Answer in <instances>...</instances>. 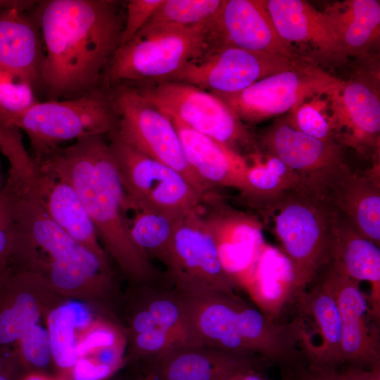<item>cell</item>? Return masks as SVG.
<instances>
[{"mask_svg":"<svg viewBox=\"0 0 380 380\" xmlns=\"http://www.w3.org/2000/svg\"><path fill=\"white\" fill-rule=\"evenodd\" d=\"M33 11L44 53L42 87L49 95L72 99L98 88L120 44L125 20L116 1L46 0Z\"/></svg>","mask_w":380,"mask_h":380,"instance_id":"cell-1","label":"cell"},{"mask_svg":"<svg viewBox=\"0 0 380 380\" xmlns=\"http://www.w3.org/2000/svg\"><path fill=\"white\" fill-rule=\"evenodd\" d=\"M37 163L71 184L97 234L125 272L141 286L161 281L159 272L132 237L126 217L127 198L103 135L79 139L70 146L59 147Z\"/></svg>","mask_w":380,"mask_h":380,"instance_id":"cell-2","label":"cell"},{"mask_svg":"<svg viewBox=\"0 0 380 380\" xmlns=\"http://www.w3.org/2000/svg\"><path fill=\"white\" fill-rule=\"evenodd\" d=\"M183 297L198 345L237 355L258 356L284 368L300 360L293 319L288 323L277 322L236 292L215 291Z\"/></svg>","mask_w":380,"mask_h":380,"instance_id":"cell-3","label":"cell"},{"mask_svg":"<svg viewBox=\"0 0 380 380\" xmlns=\"http://www.w3.org/2000/svg\"><path fill=\"white\" fill-rule=\"evenodd\" d=\"M6 186L0 194L12 227V245L40 248L48 256L51 281L70 290L108 271L101 258L78 243L58 225L43 208L24 172L11 167Z\"/></svg>","mask_w":380,"mask_h":380,"instance_id":"cell-4","label":"cell"},{"mask_svg":"<svg viewBox=\"0 0 380 380\" xmlns=\"http://www.w3.org/2000/svg\"><path fill=\"white\" fill-rule=\"evenodd\" d=\"M262 205L303 291L330 262L334 210L326 199L299 187Z\"/></svg>","mask_w":380,"mask_h":380,"instance_id":"cell-5","label":"cell"},{"mask_svg":"<svg viewBox=\"0 0 380 380\" xmlns=\"http://www.w3.org/2000/svg\"><path fill=\"white\" fill-rule=\"evenodd\" d=\"M118 115L112 91L99 87L78 97L39 102L15 118L11 126L24 131L39 163L63 142L115 131Z\"/></svg>","mask_w":380,"mask_h":380,"instance_id":"cell-6","label":"cell"},{"mask_svg":"<svg viewBox=\"0 0 380 380\" xmlns=\"http://www.w3.org/2000/svg\"><path fill=\"white\" fill-rule=\"evenodd\" d=\"M209 23L191 27H144L113 53L106 68L108 82L167 80L206 50Z\"/></svg>","mask_w":380,"mask_h":380,"instance_id":"cell-7","label":"cell"},{"mask_svg":"<svg viewBox=\"0 0 380 380\" xmlns=\"http://www.w3.org/2000/svg\"><path fill=\"white\" fill-rule=\"evenodd\" d=\"M112 96L118 115L113 133L141 153L178 172L205 197L212 188L187 163L171 118L137 88L120 84L112 91Z\"/></svg>","mask_w":380,"mask_h":380,"instance_id":"cell-8","label":"cell"},{"mask_svg":"<svg viewBox=\"0 0 380 380\" xmlns=\"http://www.w3.org/2000/svg\"><path fill=\"white\" fill-rule=\"evenodd\" d=\"M129 209L146 208L184 217L198 211L205 198L172 168L135 150L109 134Z\"/></svg>","mask_w":380,"mask_h":380,"instance_id":"cell-9","label":"cell"},{"mask_svg":"<svg viewBox=\"0 0 380 380\" xmlns=\"http://www.w3.org/2000/svg\"><path fill=\"white\" fill-rule=\"evenodd\" d=\"M162 263L167 282L184 296L215 291L234 293L238 289L220 263L199 210L179 221Z\"/></svg>","mask_w":380,"mask_h":380,"instance_id":"cell-10","label":"cell"},{"mask_svg":"<svg viewBox=\"0 0 380 380\" xmlns=\"http://www.w3.org/2000/svg\"><path fill=\"white\" fill-rule=\"evenodd\" d=\"M341 80L302 60L234 94H214L242 122H259L297 108L305 99L331 94Z\"/></svg>","mask_w":380,"mask_h":380,"instance_id":"cell-11","label":"cell"},{"mask_svg":"<svg viewBox=\"0 0 380 380\" xmlns=\"http://www.w3.org/2000/svg\"><path fill=\"white\" fill-rule=\"evenodd\" d=\"M137 89L169 117L234 150L250 143L242 122L211 92L176 81L154 82Z\"/></svg>","mask_w":380,"mask_h":380,"instance_id":"cell-12","label":"cell"},{"mask_svg":"<svg viewBox=\"0 0 380 380\" xmlns=\"http://www.w3.org/2000/svg\"><path fill=\"white\" fill-rule=\"evenodd\" d=\"M302 60L231 46L210 48L165 81L189 84L214 94H234Z\"/></svg>","mask_w":380,"mask_h":380,"instance_id":"cell-13","label":"cell"},{"mask_svg":"<svg viewBox=\"0 0 380 380\" xmlns=\"http://www.w3.org/2000/svg\"><path fill=\"white\" fill-rule=\"evenodd\" d=\"M272 155L279 158L297 175L299 188L325 198L331 186L348 170L340 147L334 141H322L279 122L266 137Z\"/></svg>","mask_w":380,"mask_h":380,"instance_id":"cell-14","label":"cell"},{"mask_svg":"<svg viewBox=\"0 0 380 380\" xmlns=\"http://www.w3.org/2000/svg\"><path fill=\"white\" fill-rule=\"evenodd\" d=\"M231 46L301 59L278 34L264 0H224L208 24V48Z\"/></svg>","mask_w":380,"mask_h":380,"instance_id":"cell-15","label":"cell"},{"mask_svg":"<svg viewBox=\"0 0 380 380\" xmlns=\"http://www.w3.org/2000/svg\"><path fill=\"white\" fill-rule=\"evenodd\" d=\"M333 294L340 313L343 365L380 366L379 320L360 283L329 267L321 280Z\"/></svg>","mask_w":380,"mask_h":380,"instance_id":"cell-16","label":"cell"},{"mask_svg":"<svg viewBox=\"0 0 380 380\" xmlns=\"http://www.w3.org/2000/svg\"><path fill=\"white\" fill-rule=\"evenodd\" d=\"M298 314L294 317L299 348L306 367L313 370L343 365L341 321L336 300L321 281L297 296Z\"/></svg>","mask_w":380,"mask_h":380,"instance_id":"cell-17","label":"cell"},{"mask_svg":"<svg viewBox=\"0 0 380 380\" xmlns=\"http://www.w3.org/2000/svg\"><path fill=\"white\" fill-rule=\"evenodd\" d=\"M266 8L280 37L312 53L319 61L343 65L349 54L327 16L302 0H267Z\"/></svg>","mask_w":380,"mask_h":380,"instance_id":"cell-18","label":"cell"},{"mask_svg":"<svg viewBox=\"0 0 380 380\" xmlns=\"http://www.w3.org/2000/svg\"><path fill=\"white\" fill-rule=\"evenodd\" d=\"M22 168L49 217L78 243L104 258L97 243L96 229L71 184L33 159Z\"/></svg>","mask_w":380,"mask_h":380,"instance_id":"cell-19","label":"cell"},{"mask_svg":"<svg viewBox=\"0 0 380 380\" xmlns=\"http://www.w3.org/2000/svg\"><path fill=\"white\" fill-rule=\"evenodd\" d=\"M146 362V380H224L240 370L270 364L258 356L205 346L175 347Z\"/></svg>","mask_w":380,"mask_h":380,"instance_id":"cell-20","label":"cell"},{"mask_svg":"<svg viewBox=\"0 0 380 380\" xmlns=\"http://www.w3.org/2000/svg\"><path fill=\"white\" fill-rule=\"evenodd\" d=\"M203 219L222 266L241 288L265 243L260 222L252 216L231 210L217 211Z\"/></svg>","mask_w":380,"mask_h":380,"instance_id":"cell-21","label":"cell"},{"mask_svg":"<svg viewBox=\"0 0 380 380\" xmlns=\"http://www.w3.org/2000/svg\"><path fill=\"white\" fill-rule=\"evenodd\" d=\"M329 262L340 274L359 283L369 284L368 300L374 317L380 320L379 246L362 236L334 210Z\"/></svg>","mask_w":380,"mask_h":380,"instance_id":"cell-22","label":"cell"},{"mask_svg":"<svg viewBox=\"0 0 380 380\" xmlns=\"http://www.w3.org/2000/svg\"><path fill=\"white\" fill-rule=\"evenodd\" d=\"M170 118L187 163L197 175L211 188L231 187L242 192L248 167L246 159L229 146Z\"/></svg>","mask_w":380,"mask_h":380,"instance_id":"cell-23","label":"cell"},{"mask_svg":"<svg viewBox=\"0 0 380 380\" xmlns=\"http://www.w3.org/2000/svg\"><path fill=\"white\" fill-rule=\"evenodd\" d=\"M44 53L33 13L18 8L0 11V67L27 77L42 86Z\"/></svg>","mask_w":380,"mask_h":380,"instance_id":"cell-24","label":"cell"},{"mask_svg":"<svg viewBox=\"0 0 380 380\" xmlns=\"http://www.w3.org/2000/svg\"><path fill=\"white\" fill-rule=\"evenodd\" d=\"M325 199L358 233L380 243V190L372 175L348 170L329 189Z\"/></svg>","mask_w":380,"mask_h":380,"instance_id":"cell-25","label":"cell"},{"mask_svg":"<svg viewBox=\"0 0 380 380\" xmlns=\"http://www.w3.org/2000/svg\"><path fill=\"white\" fill-rule=\"evenodd\" d=\"M241 289L262 312L273 319L286 302L302 292L287 257L266 243Z\"/></svg>","mask_w":380,"mask_h":380,"instance_id":"cell-26","label":"cell"},{"mask_svg":"<svg viewBox=\"0 0 380 380\" xmlns=\"http://www.w3.org/2000/svg\"><path fill=\"white\" fill-rule=\"evenodd\" d=\"M329 96L335 106L334 127L346 129L348 141L373 146L380 131V101L375 91L365 82L341 81Z\"/></svg>","mask_w":380,"mask_h":380,"instance_id":"cell-27","label":"cell"},{"mask_svg":"<svg viewBox=\"0 0 380 380\" xmlns=\"http://www.w3.org/2000/svg\"><path fill=\"white\" fill-rule=\"evenodd\" d=\"M323 12L349 55L366 52L379 38V1L336 2Z\"/></svg>","mask_w":380,"mask_h":380,"instance_id":"cell-28","label":"cell"},{"mask_svg":"<svg viewBox=\"0 0 380 380\" xmlns=\"http://www.w3.org/2000/svg\"><path fill=\"white\" fill-rule=\"evenodd\" d=\"M246 175L242 194L261 205L299 187L296 174L275 156H255Z\"/></svg>","mask_w":380,"mask_h":380,"instance_id":"cell-29","label":"cell"},{"mask_svg":"<svg viewBox=\"0 0 380 380\" xmlns=\"http://www.w3.org/2000/svg\"><path fill=\"white\" fill-rule=\"evenodd\" d=\"M132 210L134 215L129 229L134 243L151 260L156 259L162 263L177 223L184 217L146 208Z\"/></svg>","mask_w":380,"mask_h":380,"instance_id":"cell-30","label":"cell"},{"mask_svg":"<svg viewBox=\"0 0 380 380\" xmlns=\"http://www.w3.org/2000/svg\"><path fill=\"white\" fill-rule=\"evenodd\" d=\"M222 1L163 0L144 27H191L205 24L214 18Z\"/></svg>","mask_w":380,"mask_h":380,"instance_id":"cell-31","label":"cell"},{"mask_svg":"<svg viewBox=\"0 0 380 380\" xmlns=\"http://www.w3.org/2000/svg\"><path fill=\"white\" fill-rule=\"evenodd\" d=\"M134 355L148 362L175 347L180 346L142 305L131 323Z\"/></svg>","mask_w":380,"mask_h":380,"instance_id":"cell-32","label":"cell"},{"mask_svg":"<svg viewBox=\"0 0 380 380\" xmlns=\"http://www.w3.org/2000/svg\"><path fill=\"white\" fill-rule=\"evenodd\" d=\"M35 87L25 76L0 67V123L11 126L13 120L38 102Z\"/></svg>","mask_w":380,"mask_h":380,"instance_id":"cell-33","label":"cell"},{"mask_svg":"<svg viewBox=\"0 0 380 380\" xmlns=\"http://www.w3.org/2000/svg\"><path fill=\"white\" fill-rule=\"evenodd\" d=\"M52 356L60 367H74L78 360L74 329L76 317L69 303L52 310L48 319Z\"/></svg>","mask_w":380,"mask_h":380,"instance_id":"cell-34","label":"cell"},{"mask_svg":"<svg viewBox=\"0 0 380 380\" xmlns=\"http://www.w3.org/2000/svg\"><path fill=\"white\" fill-rule=\"evenodd\" d=\"M0 310V344L19 341L39 319V310L34 297L29 293L16 295Z\"/></svg>","mask_w":380,"mask_h":380,"instance_id":"cell-35","label":"cell"},{"mask_svg":"<svg viewBox=\"0 0 380 380\" xmlns=\"http://www.w3.org/2000/svg\"><path fill=\"white\" fill-rule=\"evenodd\" d=\"M19 341L23 357L30 365L38 368L48 365L52 355L48 331L34 324Z\"/></svg>","mask_w":380,"mask_h":380,"instance_id":"cell-36","label":"cell"},{"mask_svg":"<svg viewBox=\"0 0 380 380\" xmlns=\"http://www.w3.org/2000/svg\"><path fill=\"white\" fill-rule=\"evenodd\" d=\"M303 133L322 141H334L329 121L312 104H303L295 111L294 122L291 123Z\"/></svg>","mask_w":380,"mask_h":380,"instance_id":"cell-37","label":"cell"},{"mask_svg":"<svg viewBox=\"0 0 380 380\" xmlns=\"http://www.w3.org/2000/svg\"><path fill=\"white\" fill-rule=\"evenodd\" d=\"M163 1V0L128 1L120 46L129 42L142 29Z\"/></svg>","mask_w":380,"mask_h":380,"instance_id":"cell-38","label":"cell"},{"mask_svg":"<svg viewBox=\"0 0 380 380\" xmlns=\"http://www.w3.org/2000/svg\"><path fill=\"white\" fill-rule=\"evenodd\" d=\"M299 369L309 380H380V366L367 369L343 365L329 369L313 370L300 365Z\"/></svg>","mask_w":380,"mask_h":380,"instance_id":"cell-39","label":"cell"},{"mask_svg":"<svg viewBox=\"0 0 380 380\" xmlns=\"http://www.w3.org/2000/svg\"><path fill=\"white\" fill-rule=\"evenodd\" d=\"M122 344L123 340L119 332L111 326L104 324L89 332L77 345L76 350L80 357L92 350Z\"/></svg>","mask_w":380,"mask_h":380,"instance_id":"cell-40","label":"cell"},{"mask_svg":"<svg viewBox=\"0 0 380 380\" xmlns=\"http://www.w3.org/2000/svg\"><path fill=\"white\" fill-rule=\"evenodd\" d=\"M114 371L115 369L109 366L80 359L74 366L73 374L75 380H103Z\"/></svg>","mask_w":380,"mask_h":380,"instance_id":"cell-41","label":"cell"},{"mask_svg":"<svg viewBox=\"0 0 380 380\" xmlns=\"http://www.w3.org/2000/svg\"><path fill=\"white\" fill-rule=\"evenodd\" d=\"M13 232L10 216L0 195V261L11 251Z\"/></svg>","mask_w":380,"mask_h":380,"instance_id":"cell-42","label":"cell"},{"mask_svg":"<svg viewBox=\"0 0 380 380\" xmlns=\"http://www.w3.org/2000/svg\"><path fill=\"white\" fill-rule=\"evenodd\" d=\"M263 368L251 367L240 370L224 380H268L262 373Z\"/></svg>","mask_w":380,"mask_h":380,"instance_id":"cell-43","label":"cell"},{"mask_svg":"<svg viewBox=\"0 0 380 380\" xmlns=\"http://www.w3.org/2000/svg\"><path fill=\"white\" fill-rule=\"evenodd\" d=\"M71 305L75 314L76 327H84L89 319V314L87 310L80 303H72Z\"/></svg>","mask_w":380,"mask_h":380,"instance_id":"cell-44","label":"cell"},{"mask_svg":"<svg viewBox=\"0 0 380 380\" xmlns=\"http://www.w3.org/2000/svg\"><path fill=\"white\" fill-rule=\"evenodd\" d=\"M289 373V380H309L300 372L299 367L286 369Z\"/></svg>","mask_w":380,"mask_h":380,"instance_id":"cell-45","label":"cell"},{"mask_svg":"<svg viewBox=\"0 0 380 380\" xmlns=\"http://www.w3.org/2000/svg\"><path fill=\"white\" fill-rule=\"evenodd\" d=\"M12 127L4 126L0 123V148Z\"/></svg>","mask_w":380,"mask_h":380,"instance_id":"cell-46","label":"cell"},{"mask_svg":"<svg viewBox=\"0 0 380 380\" xmlns=\"http://www.w3.org/2000/svg\"><path fill=\"white\" fill-rule=\"evenodd\" d=\"M24 380H47V379L39 375H30Z\"/></svg>","mask_w":380,"mask_h":380,"instance_id":"cell-47","label":"cell"},{"mask_svg":"<svg viewBox=\"0 0 380 380\" xmlns=\"http://www.w3.org/2000/svg\"><path fill=\"white\" fill-rule=\"evenodd\" d=\"M0 380H12V379L7 372L2 371L0 372Z\"/></svg>","mask_w":380,"mask_h":380,"instance_id":"cell-48","label":"cell"},{"mask_svg":"<svg viewBox=\"0 0 380 380\" xmlns=\"http://www.w3.org/2000/svg\"><path fill=\"white\" fill-rule=\"evenodd\" d=\"M3 365H4L3 360H2V358L0 357V372H1L2 371H4Z\"/></svg>","mask_w":380,"mask_h":380,"instance_id":"cell-49","label":"cell"},{"mask_svg":"<svg viewBox=\"0 0 380 380\" xmlns=\"http://www.w3.org/2000/svg\"><path fill=\"white\" fill-rule=\"evenodd\" d=\"M143 380H146V379H143Z\"/></svg>","mask_w":380,"mask_h":380,"instance_id":"cell-50","label":"cell"}]
</instances>
